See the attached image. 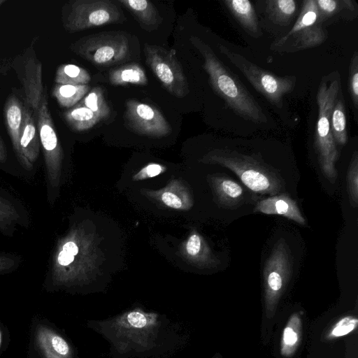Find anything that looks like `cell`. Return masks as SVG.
<instances>
[{
	"instance_id": "cell-6",
	"label": "cell",
	"mask_w": 358,
	"mask_h": 358,
	"mask_svg": "<svg viewBox=\"0 0 358 358\" xmlns=\"http://www.w3.org/2000/svg\"><path fill=\"white\" fill-rule=\"evenodd\" d=\"M64 28L76 32L101 25L122 23L125 18L121 8L110 0H74L62 10Z\"/></svg>"
},
{
	"instance_id": "cell-29",
	"label": "cell",
	"mask_w": 358,
	"mask_h": 358,
	"mask_svg": "<svg viewBox=\"0 0 358 358\" xmlns=\"http://www.w3.org/2000/svg\"><path fill=\"white\" fill-rule=\"evenodd\" d=\"M21 215L15 204L0 194V231H11L22 221Z\"/></svg>"
},
{
	"instance_id": "cell-12",
	"label": "cell",
	"mask_w": 358,
	"mask_h": 358,
	"mask_svg": "<svg viewBox=\"0 0 358 358\" xmlns=\"http://www.w3.org/2000/svg\"><path fill=\"white\" fill-rule=\"evenodd\" d=\"M124 118L132 131L141 135L161 137L171 131L169 122L156 107L138 100L126 102Z\"/></svg>"
},
{
	"instance_id": "cell-21",
	"label": "cell",
	"mask_w": 358,
	"mask_h": 358,
	"mask_svg": "<svg viewBox=\"0 0 358 358\" xmlns=\"http://www.w3.org/2000/svg\"><path fill=\"white\" fill-rule=\"evenodd\" d=\"M297 2L294 0H267L264 1V14L275 25L287 27L296 15Z\"/></svg>"
},
{
	"instance_id": "cell-22",
	"label": "cell",
	"mask_w": 358,
	"mask_h": 358,
	"mask_svg": "<svg viewBox=\"0 0 358 358\" xmlns=\"http://www.w3.org/2000/svg\"><path fill=\"white\" fill-rule=\"evenodd\" d=\"M302 320L298 312L289 318L283 329L280 344V352L282 357H292L299 348L302 339Z\"/></svg>"
},
{
	"instance_id": "cell-38",
	"label": "cell",
	"mask_w": 358,
	"mask_h": 358,
	"mask_svg": "<svg viewBox=\"0 0 358 358\" xmlns=\"http://www.w3.org/2000/svg\"><path fill=\"white\" fill-rule=\"evenodd\" d=\"M7 149L0 136V163H4L7 160Z\"/></svg>"
},
{
	"instance_id": "cell-1",
	"label": "cell",
	"mask_w": 358,
	"mask_h": 358,
	"mask_svg": "<svg viewBox=\"0 0 358 358\" xmlns=\"http://www.w3.org/2000/svg\"><path fill=\"white\" fill-rule=\"evenodd\" d=\"M86 325L108 343L113 358H167L182 349L185 331L165 314L134 308Z\"/></svg>"
},
{
	"instance_id": "cell-35",
	"label": "cell",
	"mask_w": 358,
	"mask_h": 358,
	"mask_svg": "<svg viewBox=\"0 0 358 358\" xmlns=\"http://www.w3.org/2000/svg\"><path fill=\"white\" fill-rule=\"evenodd\" d=\"M201 237L196 234H192L186 245L187 253L191 256L198 255L201 250Z\"/></svg>"
},
{
	"instance_id": "cell-31",
	"label": "cell",
	"mask_w": 358,
	"mask_h": 358,
	"mask_svg": "<svg viewBox=\"0 0 358 358\" xmlns=\"http://www.w3.org/2000/svg\"><path fill=\"white\" fill-rule=\"evenodd\" d=\"M358 325V319L353 315H346L339 319L328 330L325 338L334 340L348 335L354 331Z\"/></svg>"
},
{
	"instance_id": "cell-39",
	"label": "cell",
	"mask_w": 358,
	"mask_h": 358,
	"mask_svg": "<svg viewBox=\"0 0 358 358\" xmlns=\"http://www.w3.org/2000/svg\"><path fill=\"white\" fill-rule=\"evenodd\" d=\"M3 342V330L0 327V350L2 347Z\"/></svg>"
},
{
	"instance_id": "cell-14",
	"label": "cell",
	"mask_w": 358,
	"mask_h": 358,
	"mask_svg": "<svg viewBox=\"0 0 358 358\" xmlns=\"http://www.w3.org/2000/svg\"><path fill=\"white\" fill-rule=\"evenodd\" d=\"M32 343L34 352L39 358H78L71 343L45 322L34 325Z\"/></svg>"
},
{
	"instance_id": "cell-30",
	"label": "cell",
	"mask_w": 358,
	"mask_h": 358,
	"mask_svg": "<svg viewBox=\"0 0 358 358\" xmlns=\"http://www.w3.org/2000/svg\"><path fill=\"white\" fill-rule=\"evenodd\" d=\"M79 104L88 108L101 120L108 117L110 113V107L104 98L103 91L99 87L92 89Z\"/></svg>"
},
{
	"instance_id": "cell-13",
	"label": "cell",
	"mask_w": 358,
	"mask_h": 358,
	"mask_svg": "<svg viewBox=\"0 0 358 358\" xmlns=\"http://www.w3.org/2000/svg\"><path fill=\"white\" fill-rule=\"evenodd\" d=\"M21 80L27 105L36 112L46 92L42 82V66L32 46L24 53L13 67Z\"/></svg>"
},
{
	"instance_id": "cell-11",
	"label": "cell",
	"mask_w": 358,
	"mask_h": 358,
	"mask_svg": "<svg viewBox=\"0 0 358 358\" xmlns=\"http://www.w3.org/2000/svg\"><path fill=\"white\" fill-rule=\"evenodd\" d=\"M144 53L146 64L170 94L178 98L189 94L188 82L172 51L158 45L145 44Z\"/></svg>"
},
{
	"instance_id": "cell-28",
	"label": "cell",
	"mask_w": 358,
	"mask_h": 358,
	"mask_svg": "<svg viewBox=\"0 0 358 358\" xmlns=\"http://www.w3.org/2000/svg\"><path fill=\"white\" fill-rule=\"evenodd\" d=\"M216 192L221 201L227 206H234L243 199V189L229 178L220 177L215 181Z\"/></svg>"
},
{
	"instance_id": "cell-19",
	"label": "cell",
	"mask_w": 358,
	"mask_h": 358,
	"mask_svg": "<svg viewBox=\"0 0 358 358\" xmlns=\"http://www.w3.org/2000/svg\"><path fill=\"white\" fill-rule=\"evenodd\" d=\"M316 3L322 24L336 18L352 20L358 15V6L353 0H316Z\"/></svg>"
},
{
	"instance_id": "cell-34",
	"label": "cell",
	"mask_w": 358,
	"mask_h": 358,
	"mask_svg": "<svg viewBox=\"0 0 358 358\" xmlns=\"http://www.w3.org/2000/svg\"><path fill=\"white\" fill-rule=\"evenodd\" d=\"M20 258L11 254L0 253V274L10 273L17 268Z\"/></svg>"
},
{
	"instance_id": "cell-25",
	"label": "cell",
	"mask_w": 358,
	"mask_h": 358,
	"mask_svg": "<svg viewBox=\"0 0 358 358\" xmlns=\"http://www.w3.org/2000/svg\"><path fill=\"white\" fill-rule=\"evenodd\" d=\"M347 122L342 90L338 94L331 113V129L336 144L344 145L348 141Z\"/></svg>"
},
{
	"instance_id": "cell-15",
	"label": "cell",
	"mask_w": 358,
	"mask_h": 358,
	"mask_svg": "<svg viewBox=\"0 0 358 358\" xmlns=\"http://www.w3.org/2000/svg\"><path fill=\"white\" fill-rule=\"evenodd\" d=\"M24 105L14 94L10 95L4 105L3 115L7 129L16 157L20 165L26 170L32 169L24 159L20 150V141L23 123Z\"/></svg>"
},
{
	"instance_id": "cell-10",
	"label": "cell",
	"mask_w": 358,
	"mask_h": 358,
	"mask_svg": "<svg viewBox=\"0 0 358 358\" xmlns=\"http://www.w3.org/2000/svg\"><path fill=\"white\" fill-rule=\"evenodd\" d=\"M40 143L43 149L45 166L47 192L57 188L62 162V149L48 108L47 93L45 92L35 113Z\"/></svg>"
},
{
	"instance_id": "cell-23",
	"label": "cell",
	"mask_w": 358,
	"mask_h": 358,
	"mask_svg": "<svg viewBox=\"0 0 358 358\" xmlns=\"http://www.w3.org/2000/svg\"><path fill=\"white\" fill-rule=\"evenodd\" d=\"M108 79L113 85H145L148 83V78L144 70L136 63L127 64L111 70Z\"/></svg>"
},
{
	"instance_id": "cell-17",
	"label": "cell",
	"mask_w": 358,
	"mask_h": 358,
	"mask_svg": "<svg viewBox=\"0 0 358 358\" xmlns=\"http://www.w3.org/2000/svg\"><path fill=\"white\" fill-rule=\"evenodd\" d=\"M255 212L267 215L284 216L300 224H305L306 220L294 200L286 195L272 196L259 201Z\"/></svg>"
},
{
	"instance_id": "cell-3",
	"label": "cell",
	"mask_w": 358,
	"mask_h": 358,
	"mask_svg": "<svg viewBox=\"0 0 358 358\" xmlns=\"http://www.w3.org/2000/svg\"><path fill=\"white\" fill-rule=\"evenodd\" d=\"M341 90V76L334 71L322 76L317 92L318 117L314 144L322 171L331 182H335L338 175L335 168L338 151L331 134V113Z\"/></svg>"
},
{
	"instance_id": "cell-8",
	"label": "cell",
	"mask_w": 358,
	"mask_h": 358,
	"mask_svg": "<svg viewBox=\"0 0 358 358\" xmlns=\"http://www.w3.org/2000/svg\"><path fill=\"white\" fill-rule=\"evenodd\" d=\"M70 48L79 57L101 66L124 61L129 54L128 38L120 31H105L84 36L72 43Z\"/></svg>"
},
{
	"instance_id": "cell-18",
	"label": "cell",
	"mask_w": 358,
	"mask_h": 358,
	"mask_svg": "<svg viewBox=\"0 0 358 358\" xmlns=\"http://www.w3.org/2000/svg\"><path fill=\"white\" fill-rule=\"evenodd\" d=\"M223 3L242 28L255 38L262 36L256 11L248 0H224Z\"/></svg>"
},
{
	"instance_id": "cell-4",
	"label": "cell",
	"mask_w": 358,
	"mask_h": 358,
	"mask_svg": "<svg viewBox=\"0 0 358 358\" xmlns=\"http://www.w3.org/2000/svg\"><path fill=\"white\" fill-rule=\"evenodd\" d=\"M208 159L232 171L250 189L262 194H274L282 189L280 178L252 156L231 150H215Z\"/></svg>"
},
{
	"instance_id": "cell-16",
	"label": "cell",
	"mask_w": 358,
	"mask_h": 358,
	"mask_svg": "<svg viewBox=\"0 0 358 358\" xmlns=\"http://www.w3.org/2000/svg\"><path fill=\"white\" fill-rule=\"evenodd\" d=\"M20 150L26 162L33 169L40 150L38 131L30 108L24 105L23 123L21 130Z\"/></svg>"
},
{
	"instance_id": "cell-40",
	"label": "cell",
	"mask_w": 358,
	"mask_h": 358,
	"mask_svg": "<svg viewBox=\"0 0 358 358\" xmlns=\"http://www.w3.org/2000/svg\"><path fill=\"white\" fill-rule=\"evenodd\" d=\"M5 2H6V1H5V0H0V7H1V5H2L3 3H4Z\"/></svg>"
},
{
	"instance_id": "cell-37",
	"label": "cell",
	"mask_w": 358,
	"mask_h": 358,
	"mask_svg": "<svg viewBox=\"0 0 358 358\" xmlns=\"http://www.w3.org/2000/svg\"><path fill=\"white\" fill-rule=\"evenodd\" d=\"M162 168L160 165L152 164L147 166L143 170V173L148 177H154L162 172Z\"/></svg>"
},
{
	"instance_id": "cell-20",
	"label": "cell",
	"mask_w": 358,
	"mask_h": 358,
	"mask_svg": "<svg viewBox=\"0 0 358 358\" xmlns=\"http://www.w3.org/2000/svg\"><path fill=\"white\" fill-rule=\"evenodd\" d=\"M136 18L141 26L147 31L157 29L162 21L156 7L147 0H120Z\"/></svg>"
},
{
	"instance_id": "cell-5",
	"label": "cell",
	"mask_w": 358,
	"mask_h": 358,
	"mask_svg": "<svg viewBox=\"0 0 358 358\" xmlns=\"http://www.w3.org/2000/svg\"><path fill=\"white\" fill-rule=\"evenodd\" d=\"M327 32L319 20L316 0H304L291 29L274 40L270 49L277 52L293 53L321 45Z\"/></svg>"
},
{
	"instance_id": "cell-24",
	"label": "cell",
	"mask_w": 358,
	"mask_h": 358,
	"mask_svg": "<svg viewBox=\"0 0 358 358\" xmlns=\"http://www.w3.org/2000/svg\"><path fill=\"white\" fill-rule=\"evenodd\" d=\"M64 118L67 124L76 131L88 130L101 120L91 110L80 104L66 111Z\"/></svg>"
},
{
	"instance_id": "cell-32",
	"label": "cell",
	"mask_w": 358,
	"mask_h": 358,
	"mask_svg": "<svg viewBox=\"0 0 358 358\" xmlns=\"http://www.w3.org/2000/svg\"><path fill=\"white\" fill-rule=\"evenodd\" d=\"M350 201L353 207L358 204V154L355 151L350 163L347 175Z\"/></svg>"
},
{
	"instance_id": "cell-36",
	"label": "cell",
	"mask_w": 358,
	"mask_h": 358,
	"mask_svg": "<svg viewBox=\"0 0 358 358\" xmlns=\"http://www.w3.org/2000/svg\"><path fill=\"white\" fill-rule=\"evenodd\" d=\"M162 199L166 206L171 208L176 209L181 208L182 202L180 199L171 192H166L163 193Z\"/></svg>"
},
{
	"instance_id": "cell-26",
	"label": "cell",
	"mask_w": 358,
	"mask_h": 358,
	"mask_svg": "<svg viewBox=\"0 0 358 358\" xmlns=\"http://www.w3.org/2000/svg\"><path fill=\"white\" fill-rule=\"evenodd\" d=\"M87 85H73L56 84L52 89V96L60 106L72 108L89 92Z\"/></svg>"
},
{
	"instance_id": "cell-41",
	"label": "cell",
	"mask_w": 358,
	"mask_h": 358,
	"mask_svg": "<svg viewBox=\"0 0 358 358\" xmlns=\"http://www.w3.org/2000/svg\"><path fill=\"white\" fill-rule=\"evenodd\" d=\"M215 358H218V357H215Z\"/></svg>"
},
{
	"instance_id": "cell-9",
	"label": "cell",
	"mask_w": 358,
	"mask_h": 358,
	"mask_svg": "<svg viewBox=\"0 0 358 358\" xmlns=\"http://www.w3.org/2000/svg\"><path fill=\"white\" fill-rule=\"evenodd\" d=\"M292 271L291 257L287 244L279 240L273 247L264 269L266 315H275L278 301L284 292Z\"/></svg>"
},
{
	"instance_id": "cell-7",
	"label": "cell",
	"mask_w": 358,
	"mask_h": 358,
	"mask_svg": "<svg viewBox=\"0 0 358 358\" xmlns=\"http://www.w3.org/2000/svg\"><path fill=\"white\" fill-rule=\"evenodd\" d=\"M219 50L271 104L278 108L282 106L283 96L295 87V76H277L224 45H219Z\"/></svg>"
},
{
	"instance_id": "cell-27",
	"label": "cell",
	"mask_w": 358,
	"mask_h": 358,
	"mask_svg": "<svg viewBox=\"0 0 358 358\" xmlns=\"http://www.w3.org/2000/svg\"><path fill=\"white\" fill-rule=\"evenodd\" d=\"M89 73L82 67L74 64H62L55 73V82L59 85H83L90 80Z\"/></svg>"
},
{
	"instance_id": "cell-33",
	"label": "cell",
	"mask_w": 358,
	"mask_h": 358,
	"mask_svg": "<svg viewBox=\"0 0 358 358\" xmlns=\"http://www.w3.org/2000/svg\"><path fill=\"white\" fill-rule=\"evenodd\" d=\"M349 91L353 106L358 108V52L355 51L349 66Z\"/></svg>"
},
{
	"instance_id": "cell-2",
	"label": "cell",
	"mask_w": 358,
	"mask_h": 358,
	"mask_svg": "<svg viewBox=\"0 0 358 358\" xmlns=\"http://www.w3.org/2000/svg\"><path fill=\"white\" fill-rule=\"evenodd\" d=\"M189 40L202 55L203 67L209 76L210 85L225 105L246 120L266 123L268 120L261 106L238 76L222 63L207 43L196 36H192Z\"/></svg>"
}]
</instances>
